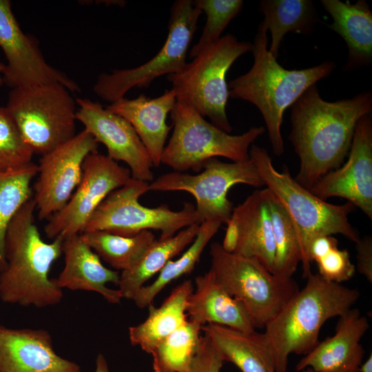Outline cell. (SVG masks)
I'll list each match as a JSON object with an SVG mask.
<instances>
[{
  "label": "cell",
  "instance_id": "cell-1",
  "mask_svg": "<svg viewBox=\"0 0 372 372\" xmlns=\"http://www.w3.org/2000/svg\"><path fill=\"white\" fill-rule=\"evenodd\" d=\"M289 139L300 159L295 178L310 189L348 156L358 121L372 112V93L362 92L333 102L322 99L314 84L291 106Z\"/></svg>",
  "mask_w": 372,
  "mask_h": 372
},
{
  "label": "cell",
  "instance_id": "cell-2",
  "mask_svg": "<svg viewBox=\"0 0 372 372\" xmlns=\"http://www.w3.org/2000/svg\"><path fill=\"white\" fill-rule=\"evenodd\" d=\"M36 205L27 201L10 222L5 237L6 268L0 273V300L7 304L45 308L59 304L63 293L50 278L62 254L63 239L43 240L35 223Z\"/></svg>",
  "mask_w": 372,
  "mask_h": 372
},
{
  "label": "cell",
  "instance_id": "cell-3",
  "mask_svg": "<svg viewBox=\"0 0 372 372\" xmlns=\"http://www.w3.org/2000/svg\"><path fill=\"white\" fill-rule=\"evenodd\" d=\"M267 30L260 23L252 43L254 63L250 70L228 84L229 97L254 105L265 122L273 153H284L281 133L287 108L311 85L329 76L336 68L334 62L324 61L302 70L282 67L268 49Z\"/></svg>",
  "mask_w": 372,
  "mask_h": 372
},
{
  "label": "cell",
  "instance_id": "cell-4",
  "mask_svg": "<svg viewBox=\"0 0 372 372\" xmlns=\"http://www.w3.org/2000/svg\"><path fill=\"white\" fill-rule=\"evenodd\" d=\"M299 290L265 328L276 372H287L291 354L304 355L319 343V334L329 319L353 307L360 291L329 282L318 273L307 276Z\"/></svg>",
  "mask_w": 372,
  "mask_h": 372
},
{
  "label": "cell",
  "instance_id": "cell-5",
  "mask_svg": "<svg viewBox=\"0 0 372 372\" xmlns=\"http://www.w3.org/2000/svg\"><path fill=\"white\" fill-rule=\"evenodd\" d=\"M249 158L265 185L278 199L293 225L301 251L304 278L311 273L309 249L316 238L340 234L355 243L360 239L359 233L349 220L354 207L351 203L334 205L319 198L300 185L287 167L282 172L278 171L267 151L256 145L250 147Z\"/></svg>",
  "mask_w": 372,
  "mask_h": 372
},
{
  "label": "cell",
  "instance_id": "cell-6",
  "mask_svg": "<svg viewBox=\"0 0 372 372\" xmlns=\"http://www.w3.org/2000/svg\"><path fill=\"white\" fill-rule=\"evenodd\" d=\"M252 43L240 41L232 34L200 51L178 73L167 76L176 101L187 104L212 124L230 133L226 107L229 98L226 74L241 55L251 51Z\"/></svg>",
  "mask_w": 372,
  "mask_h": 372
},
{
  "label": "cell",
  "instance_id": "cell-7",
  "mask_svg": "<svg viewBox=\"0 0 372 372\" xmlns=\"http://www.w3.org/2000/svg\"><path fill=\"white\" fill-rule=\"evenodd\" d=\"M170 114L174 130L164 147L161 163L178 172H199L207 161L219 156L232 162L247 161L250 147L265 132L260 126L252 127L242 134H229L178 101Z\"/></svg>",
  "mask_w": 372,
  "mask_h": 372
},
{
  "label": "cell",
  "instance_id": "cell-8",
  "mask_svg": "<svg viewBox=\"0 0 372 372\" xmlns=\"http://www.w3.org/2000/svg\"><path fill=\"white\" fill-rule=\"evenodd\" d=\"M6 107L34 154L44 155L76 134V102L61 83L12 88Z\"/></svg>",
  "mask_w": 372,
  "mask_h": 372
},
{
  "label": "cell",
  "instance_id": "cell-9",
  "mask_svg": "<svg viewBox=\"0 0 372 372\" xmlns=\"http://www.w3.org/2000/svg\"><path fill=\"white\" fill-rule=\"evenodd\" d=\"M210 269L218 281L245 306L256 328H264L300 290L292 278L278 276L258 260L210 246Z\"/></svg>",
  "mask_w": 372,
  "mask_h": 372
},
{
  "label": "cell",
  "instance_id": "cell-10",
  "mask_svg": "<svg viewBox=\"0 0 372 372\" xmlns=\"http://www.w3.org/2000/svg\"><path fill=\"white\" fill-rule=\"evenodd\" d=\"M201 14L192 0L174 1L170 8L167 38L157 54L138 67L101 74L94 92L111 103L125 97L134 87H147L158 77L181 71L187 63V54Z\"/></svg>",
  "mask_w": 372,
  "mask_h": 372
},
{
  "label": "cell",
  "instance_id": "cell-11",
  "mask_svg": "<svg viewBox=\"0 0 372 372\" xmlns=\"http://www.w3.org/2000/svg\"><path fill=\"white\" fill-rule=\"evenodd\" d=\"M149 183L130 178L122 187L111 192L89 220L85 231H105L121 236H133L144 230H159V239L175 235L193 224H199L196 209L185 203L178 211L165 204L148 207L139 198L148 192Z\"/></svg>",
  "mask_w": 372,
  "mask_h": 372
},
{
  "label": "cell",
  "instance_id": "cell-12",
  "mask_svg": "<svg viewBox=\"0 0 372 372\" xmlns=\"http://www.w3.org/2000/svg\"><path fill=\"white\" fill-rule=\"evenodd\" d=\"M203 170L191 175L174 172L163 174L148 185L149 191H184L196 200L198 222L227 223L233 209L227 198L229 189L237 184L259 187L265 185L255 164L249 160L225 163L217 158L207 161Z\"/></svg>",
  "mask_w": 372,
  "mask_h": 372
},
{
  "label": "cell",
  "instance_id": "cell-13",
  "mask_svg": "<svg viewBox=\"0 0 372 372\" xmlns=\"http://www.w3.org/2000/svg\"><path fill=\"white\" fill-rule=\"evenodd\" d=\"M131 177L129 169L107 156L98 152L89 154L83 162L81 181L70 198L45 225L46 236L63 240L82 234L103 200Z\"/></svg>",
  "mask_w": 372,
  "mask_h": 372
},
{
  "label": "cell",
  "instance_id": "cell-14",
  "mask_svg": "<svg viewBox=\"0 0 372 372\" xmlns=\"http://www.w3.org/2000/svg\"><path fill=\"white\" fill-rule=\"evenodd\" d=\"M99 143L85 130L42 155L33 185V199L39 220L49 219L68 203L83 174V165Z\"/></svg>",
  "mask_w": 372,
  "mask_h": 372
},
{
  "label": "cell",
  "instance_id": "cell-15",
  "mask_svg": "<svg viewBox=\"0 0 372 372\" xmlns=\"http://www.w3.org/2000/svg\"><path fill=\"white\" fill-rule=\"evenodd\" d=\"M0 47L7 60L3 83L12 89L59 83L71 92H80L74 81L47 63L36 39L23 32L9 0H0Z\"/></svg>",
  "mask_w": 372,
  "mask_h": 372
},
{
  "label": "cell",
  "instance_id": "cell-16",
  "mask_svg": "<svg viewBox=\"0 0 372 372\" xmlns=\"http://www.w3.org/2000/svg\"><path fill=\"white\" fill-rule=\"evenodd\" d=\"M348 160L322 177L310 189L326 200L345 198L372 219V117L362 116L357 123Z\"/></svg>",
  "mask_w": 372,
  "mask_h": 372
},
{
  "label": "cell",
  "instance_id": "cell-17",
  "mask_svg": "<svg viewBox=\"0 0 372 372\" xmlns=\"http://www.w3.org/2000/svg\"><path fill=\"white\" fill-rule=\"evenodd\" d=\"M76 121L81 122L97 141L105 145L107 156L125 163L133 178L152 181L151 158L131 124L104 108L99 102L76 99Z\"/></svg>",
  "mask_w": 372,
  "mask_h": 372
},
{
  "label": "cell",
  "instance_id": "cell-18",
  "mask_svg": "<svg viewBox=\"0 0 372 372\" xmlns=\"http://www.w3.org/2000/svg\"><path fill=\"white\" fill-rule=\"evenodd\" d=\"M221 244L229 253L258 260L273 273L276 245L263 190H256L234 207Z\"/></svg>",
  "mask_w": 372,
  "mask_h": 372
},
{
  "label": "cell",
  "instance_id": "cell-19",
  "mask_svg": "<svg viewBox=\"0 0 372 372\" xmlns=\"http://www.w3.org/2000/svg\"><path fill=\"white\" fill-rule=\"evenodd\" d=\"M76 363L59 355L45 329L0 324V372H81Z\"/></svg>",
  "mask_w": 372,
  "mask_h": 372
},
{
  "label": "cell",
  "instance_id": "cell-20",
  "mask_svg": "<svg viewBox=\"0 0 372 372\" xmlns=\"http://www.w3.org/2000/svg\"><path fill=\"white\" fill-rule=\"evenodd\" d=\"M369 326L359 309L351 308L339 316L334 335L319 342L297 363L296 370L311 368L316 372H360L364 354L360 340Z\"/></svg>",
  "mask_w": 372,
  "mask_h": 372
},
{
  "label": "cell",
  "instance_id": "cell-21",
  "mask_svg": "<svg viewBox=\"0 0 372 372\" xmlns=\"http://www.w3.org/2000/svg\"><path fill=\"white\" fill-rule=\"evenodd\" d=\"M62 254L65 265L55 278L61 289L94 291L110 303H120L123 298L121 291L107 287L108 283L118 285L119 273L105 267L81 234L63 239Z\"/></svg>",
  "mask_w": 372,
  "mask_h": 372
},
{
  "label": "cell",
  "instance_id": "cell-22",
  "mask_svg": "<svg viewBox=\"0 0 372 372\" xmlns=\"http://www.w3.org/2000/svg\"><path fill=\"white\" fill-rule=\"evenodd\" d=\"M176 103V93L170 89L153 99L144 94L134 99L123 97L111 103L106 109L131 124L148 152L153 166L158 167L172 128L166 122L167 117Z\"/></svg>",
  "mask_w": 372,
  "mask_h": 372
},
{
  "label": "cell",
  "instance_id": "cell-23",
  "mask_svg": "<svg viewBox=\"0 0 372 372\" xmlns=\"http://www.w3.org/2000/svg\"><path fill=\"white\" fill-rule=\"evenodd\" d=\"M195 285L186 309L189 320L201 327L213 324L245 333L255 331L245 306L224 288L211 269L196 277Z\"/></svg>",
  "mask_w": 372,
  "mask_h": 372
},
{
  "label": "cell",
  "instance_id": "cell-24",
  "mask_svg": "<svg viewBox=\"0 0 372 372\" xmlns=\"http://www.w3.org/2000/svg\"><path fill=\"white\" fill-rule=\"evenodd\" d=\"M331 16L329 28L338 33L348 48L343 71H351L372 62V12L365 0L355 3L339 0H321Z\"/></svg>",
  "mask_w": 372,
  "mask_h": 372
},
{
  "label": "cell",
  "instance_id": "cell-25",
  "mask_svg": "<svg viewBox=\"0 0 372 372\" xmlns=\"http://www.w3.org/2000/svg\"><path fill=\"white\" fill-rule=\"evenodd\" d=\"M201 330L224 361L233 363L242 372H276L264 333H245L213 324L204 325Z\"/></svg>",
  "mask_w": 372,
  "mask_h": 372
},
{
  "label": "cell",
  "instance_id": "cell-26",
  "mask_svg": "<svg viewBox=\"0 0 372 372\" xmlns=\"http://www.w3.org/2000/svg\"><path fill=\"white\" fill-rule=\"evenodd\" d=\"M193 291L192 281L185 280L172 291L159 307L150 304L146 320L129 328L131 344L150 354L159 342L188 320L186 309Z\"/></svg>",
  "mask_w": 372,
  "mask_h": 372
},
{
  "label": "cell",
  "instance_id": "cell-27",
  "mask_svg": "<svg viewBox=\"0 0 372 372\" xmlns=\"http://www.w3.org/2000/svg\"><path fill=\"white\" fill-rule=\"evenodd\" d=\"M199 225L195 223L172 237L156 240L133 267L121 271L118 289L123 298L133 300L138 291L149 278L159 273L168 261L193 242Z\"/></svg>",
  "mask_w": 372,
  "mask_h": 372
},
{
  "label": "cell",
  "instance_id": "cell-28",
  "mask_svg": "<svg viewBox=\"0 0 372 372\" xmlns=\"http://www.w3.org/2000/svg\"><path fill=\"white\" fill-rule=\"evenodd\" d=\"M259 11L264 16L261 23L271 34L269 50L276 59L287 33L309 34L318 21L311 0H262Z\"/></svg>",
  "mask_w": 372,
  "mask_h": 372
},
{
  "label": "cell",
  "instance_id": "cell-29",
  "mask_svg": "<svg viewBox=\"0 0 372 372\" xmlns=\"http://www.w3.org/2000/svg\"><path fill=\"white\" fill-rule=\"evenodd\" d=\"M81 235L101 260L121 271L133 267L156 240L149 230L133 236L117 235L105 231H85Z\"/></svg>",
  "mask_w": 372,
  "mask_h": 372
},
{
  "label": "cell",
  "instance_id": "cell-30",
  "mask_svg": "<svg viewBox=\"0 0 372 372\" xmlns=\"http://www.w3.org/2000/svg\"><path fill=\"white\" fill-rule=\"evenodd\" d=\"M221 225V223L214 220L201 223L194 240L181 256L174 261H168L152 284L143 286L138 291L133 299L135 304L140 309L148 307L167 285L192 272L205 247L217 233Z\"/></svg>",
  "mask_w": 372,
  "mask_h": 372
},
{
  "label": "cell",
  "instance_id": "cell-31",
  "mask_svg": "<svg viewBox=\"0 0 372 372\" xmlns=\"http://www.w3.org/2000/svg\"><path fill=\"white\" fill-rule=\"evenodd\" d=\"M38 165L30 164L12 170H0V273L6 268L4 243L8 227L20 208L33 196L32 180Z\"/></svg>",
  "mask_w": 372,
  "mask_h": 372
},
{
  "label": "cell",
  "instance_id": "cell-32",
  "mask_svg": "<svg viewBox=\"0 0 372 372\" xmlns=\"http://www.w3.org/2000/svg\"><path fill=\"white\" fill-rule=\"evenodd\" d=\"M271 216L276 245L273 273L290 278L301 262V251L293 225L276 196L267 187L262 189Z\"/></svg>",
  "mask_w": 372,
  "mask_h": 372
},
{
  "label": "cell",
  "instance_id": "cell-33",
  "mask_svg": "<svg viewBox=\"0 0 372 372\" xmlns=\"http://www.w3.org/2000/svg\"><path fill=\"white\" fill-rule=\"evenodd\" d=\"M202 327L189 319L159 342L150 353L154 372H189Z\"/></svg>",
  "mask_w": 372,
  "mask_h": 372
},
{
  "label": "cell",
  "instance_id": "cell-34",
  "mask_svg": "<svg viewBox=\"0 0 372 372\" xmlns=\"http://www.w3.org/2000/svg\"><path fill=\"white\" fill-rule=\"evenodd\" d=\"M206 16V22L198 42L192 46L189 56L195 57L200 51L217 42L230 21L242 10V0H195Z\"/></svg>",
  "mask_w": 372,
  "mask_h": 372
},
{
  "label": "cell",
  "instance_id": "cell-35",
  "mask_svg": "<svg viewBox=\"0 0 372 372\" xmlns=\"http://www.w3.org/2000/svg\"><path fill=\"white\" fill-rule=\"evenodd\" d=\"M33 154L7 108L0 107V170L23 167L32 162Z\"/></svg>",
  "mask_w": 372,
  "mask_h": 372
},
{
  "label": "cell",
  "instance_id": "cell-36",
  "mask_svg": "<svg viewBox=\"0 0 372 372\" xmlns=\"http://www.w3.org/2000/svg\"><path fill=\"white\" fill-rule=\"evenodd\" d=\"M315 262L318 268V274L324 280L341 284L349 280L355 274V265L350 259L347 249H340L335 246Z\"/></svg>",
  "mask_w": 372,
  "mask_h": 372
},
{
  "label": "cell",
  "instance_id": "cell-37",
  "mask_svg": "<svg viewBox=\"0 0 372 372\" xmlns=\"http://www.w3.org/2000/svg\"><path fill=\"white\" fill-rule=\"evenodd\" d=\"M224 362L214 342L204 335L200 337L189 372H220Z\"/></svg>",
  "mask_w": 372,
  "mask_h": 372
},
{
  "label": "cell",
  "instance_id": "cell-38",
  "mask_svg": "<svg viewBox=\"0 0 372 372\" xmlns=\"http://www.w3.org/2000/svg\"><path fill=\"white\" fill-rule=\"evenodd\" d=\"M356 244L355 270L372 282V238L366 236L360 239Z\"/></svg>",
  "mask_w": 372,
  "mask_h": 372
},
{
  "label": "cell",
  "instance_id": "cell-39",
  "mask_svg": "<svg viewBox=\"0 0 372 372\" xmlns=\"http://www.w3.org/2000/svg\"><path fill=\"white\" fill-rule=\"evenodd\" d=\"M94 372H110L105 358L101 353L98 354L96 357Z\"/></svg>",
  "mask_w": 372,
  "mask_h": 372
},
{
  "label": "cell",
  "instance_id": "cell-40",
  "mask_svg": "<svg viewBox=\"0 0 372 372\" xmlns=\"http://www.w3.org/2000/svg\"><path fill=\"white\" fill-rule=\"evenodd\" d=\"M360 372H372V355L371 354L368 359L362 362L360 367Z\"/></svg>",
  "mask_w": 372,
  "mask_h": 372
},
{
  "label": "cell",
  "instance_id": "cell-41",
  "mask_svg": "<svg viewBox=\"0 0 372 372\" xmlns=\"http://www.w3.org/2000/svg\"><path fill=\"white\" fill-rule=\"evenodd\" d=\"M6 70V65L0 62V85L3 83V74Z\"/></svg>",
  "mask_w": 372,
  "mask_h": 372
},
{
  "label": "cell",
  "instance_id": "cell-42",
  "mask_svg": "<svg viewBox=\"0 0 372 372\" xmlns=\"http://www.w3.org/2000/svg\"><path fill=\"white\" fill-rule=\"evenodd\" d=\"M301 372H316L314 370H313L311 368H306L301 371Z\"/></svg>",
  "mask_w": 372,
  "mask_h": 372
},
{
  "label": "cell",
  "instance_id": "cell-43",
  "mask_svg": "<svg viewBox=\"0 0 372 372\" xmlns=\"http://www.w3.org/2000/svg\"></svg>",
  "mask_w": 372,
  "mask_h": 372
}]
</instances>
